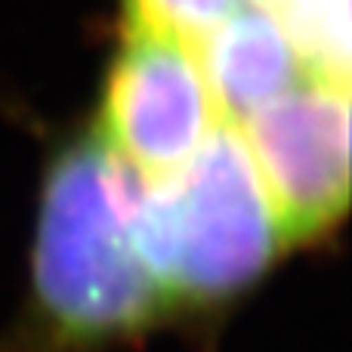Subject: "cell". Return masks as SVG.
<instances>
[{"mask_svg": "<svg viewBox=\"0 0 352 352\" xmlns=\"http://www.w3.org/2000/svg\"><path fill=\"white\" fill-rule=\"evenodd\" d=\"M192 43L124 28L105 78L99 140L148 179L173 176L219 127Z\"/></svg>", "mask_w": 352, "mask_h": 352, "instance_id": "3", "label": "cell"}, {"mask_svg": "<svg viewBox=\"0 0 352 352\" xmlns=\"http://www.w3.org/2000/svg\"><path fill=\"white\" fill-rule=\"evenodd\" d=\"M31 303L53 343L102 346L152 328L167 309L124 213V161L87 133L47 167L31 250Z\"/></svg>", "mask_w": 352, "mask_h": 352, "instance_id": "2", "label": "cell"}, {"mask_svg": "<svg viewBox=\"0 0 352 352\" xmlns=\"http://www.w3.org/2000/svg\"><path fill=\"white\" fill-rule=\"evenodd\" d=\"M244 0H124L127 28L198 43Z\"/></svg>", "mask_w": 352, "mask_h": 352, "instance_id": "7", "label": "cell"}, {"mask_svg": "<svg viewBox=\"0 0 352 352\" xmlns=\"http://www.w3.org/2000/svg\"><path fill=\"white\" fill-rule=\"evenodd\" d=\"M256 3H266V6H272V3H275V0H256Z\"/></svg>", "mask_w": 352, "mask_h": 352, "instance_id": "8", "label": "cell"}, {"mask_svg": "<svg viewBox=\"0 0 352 352\" xmlns=\"http://www.w3.org/2000/svg\"><path fill=\"white\" fill-rule=\"evenodd\" d=\"M124 213L167 309L248 294L287 248L241 130L219 124L182 170L148 179L124 164Z\"/></svg>", "mask_w": 352, "mask_h": 352, "instance_id": "1", "label": "cell"}, {"mask_svg": "<svg viewBox=\"0 0 352 352\" xmlns=\"http://www.w3.org/2000/svg\"><path fill=\"white\" fill-rule=\"evenodd\" d=\"M278 16L306 78L349 87V0H275Z\"/></svg>", "mask_w": 352, "mask_h": 352, "instance_id": "6", "label": "cell"}, {"mask_svg": "<svg viewBox=\"0 0 352 352\" xmlns=\"http://www.w3.org/2000/svg\"><path fill=\"white\" fill-rule=\"evenodd\" d=\"M195 47L219 121L232 127L306 78L278 16L256 0H244Z\"/></svg>", "mask_w": 352, "mask_h": 352, "instance_id": "5", "label": "cell"}, {"mask_svg": "<svg viewBox=\"0 0 352 352\" xmlns=\"http://www.w3.org/2000/svg\"><path fill=\"white\" fill-rule=\"evenodd\" d=\"M287 244L322 238L349 204V87L303 78L238 124Z\"/></svg>", "mask_w": 352, "mask_h": 352, "instance_id": "4", "label": "cell"}]
</instances>
